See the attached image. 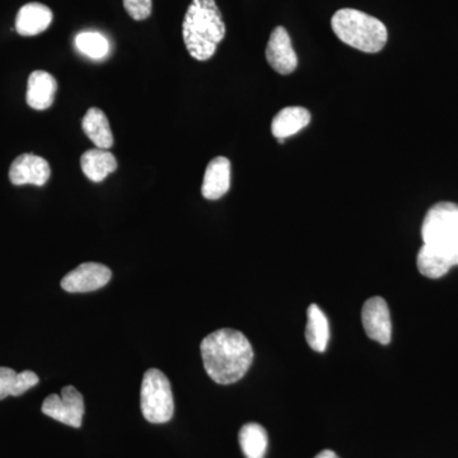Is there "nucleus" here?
<instances>
[{
    "mask_svg": "<svg viewBox=\"0 0 458 458\" xmlns=\"http://www.w3.org/2000/svg\"><path fill=\"white\" fill-rule=\"evenodd\" d=\"M183 42L190 55L207 62L225 36V25L216 0H192L182 23Z\"/></svg>",
    "mask_w": 458,
    "mask_h": 458,
    "instance_id": "7ed1b4c3",
    "label": "nucleus"
},
{
    "mask_svg": "<svg viewBox=\"0 0 458 458\" xmlns=\"http://www.w3.org/2000/svg\"><path fill=\"white\" fill-rule=\"evenodd\" d=\"M113 278V273L98 262H84L62 280V288L69 293H89L104 288Z\"/></svg>",
    "mask_w": 458,
    "mask_h": 458,
    "instance_id": "0eeeda50",
    "label": "nucleus"
},
{
    "mask_svg": "<svg viewBox=\"0 0 458 458\" xmlns=\"http://www.w3.org/2000/svg\"><path fill=\"white\" fill-rule=\"evenodd\" d=\"M78 50L92 59H104L110 51V44L104 35L98 32H82L75 38Z\"/></svg>",
    "mask_w": 458,
    "mask_h": 458,
    "instance_id": "aec40b11",
    "label": "nucleus"
},
{
    "mask_svg": "<svg viewBox=\"0 0 458 458\" xmlns=\"http://www.w3.org/2000/svg\"><path fill=\"white\" fill-rule=\"evenodd\" d=\"M331 27L344 44L363 53H379L388 38L387 29L381 21L357 9L337 11L331 20Z\"/></svg>",
    "mask_w": 458,
    "mask_h": 458,
    "instance_id": "20e7f679",
    "label": "nucleus"
},
{
    "mask_svg": "<svg viewBox=\"0 0 458 458\" xmlns=\"http://www.w3.org/2000/svg\"><path fill=\"white\" fill-rule=\"evenodd\" d=\"M81 167L87 179L93 182H102L108 174L116 171L117 161L113 153L106 149H89L81 158Z\"/></svg>",
    "mask_w": 458,
    "mask_h": 458,
    "instance_id": "2eb2a0df",
    "label": "nucleus"
},
{
    "mask_svg": "<svg viewBox=\"0 0 458 458\" xmlns=\"http://www.w3.org/2000/svg\"><path fill=\"white\" fill-rule=\"evenodd\" d=\"M311 122V114L303 107H285L276 114L271 123V132L279 140L284 143L286 138L297 134L309 126Z\"/></svg>",
    "mask_w": 458,
    "mask_h": 458,
    "instance_id": "4468645a",
    "label": "nucleus"
},
{
    "mask_svg": "<svg viewBox=\"0 0 458 458\" xmlns=\"http://www.w3.org/2000/svg\"><path fill=\"white\" fill-rule=\"evenodd\" d=\"M421 237L424 245L418 252V269L427 278H442L458 265V205L447 201L433 205L421 225Z\"/></svg>",
    "mask_w": 458,
    "mask_h": 458,
    "instance_id": "f257e3e1",
    "label": "nucleus"
},
{
    "mask_svg": "<svg viewBox=\"0 0 458 458\" xmlns=\"http://www.w3.org/2000/svg\"><path fill=\"white\" fill-rule=\"evenodd\" d=\"M315 458H339V456H337L335 452H333L330 450H325V451L319 452L318 456H316Z\"/></svg>",
    "mask_w": 458,
    "mask_h": 458,
    "instance_id": "4be33fe9",
    "label": "nucleus"
},
{
    "mask_svg": "<svg viewBox=\"0 0 458 458\" xmlns=\"http://www.w3.org/2000/svg\"><path fill=\"white\" fill-rule=\"evenodd\" d=\"M50 176L49 162L42 157L31 155V153L17 157L9 168V180L16 186H44L49 181Z\"/></svg>",
    "mask_w": 458,
    "mask_h": 458,
    "instance_id": "1a4fd4ad",
    "label": "nucleus"
},
{
    "mask_svg": "<svg viewBox=\"0 0 458 458\" xmlns=\"http://www.w3.org/2000/svg\"><path fill=\"white\" fill-rule=\"evenodd\" d=\"M140 408L149 423L164 424L174 417V403L170 381L164 372L150 369L144 373L140 388Z\"/></svg>",
    "mask_w": 458,
    "mask_h": 458,
    "instance_id": "39448f33",
    "label": "nucleus"
},
{
    "mask_svg": "<svg viewBox=\"0 0 458 458\" xmlns=\"http://www.w3.org/2000/svg\"><path fill=\"white\" fill-rule=\"evenodd\" d=\"M267 59L276 73H293L298 65L297 54L292 47L291 36L284 27L279 26L271 32L267 47Z\"/></svg>",
    "mask_w": 458,
    "mask_h": 458,
    "instance_id": "9d476101",
    "label": "nucleus"
},
{
    "mask_svg": "<svg viewBox=\"0 0 458 458\" xmlns=\"http://www.w3.org/2000/svg\"><path fill=\"white\" fill-rule=\"evenodd\" d=\"M306 340L313 351L324 352L330 340V327L327 315L318 304H311L307 310Z\"/></svg>",
    "mask_w": 458,
    "mask_h": 458,
    "instance_id": "f3484780",
    "label": "nucleus"
},
{
    "mask_svg": "<svg viewBox=\"0 0 458 458\" xmlns=\"http://www.w3.org/2000/svg\"><path fill=\"white\" fill-rule=\"evenodd\" d=\"M241 450L246 458H265L267 450V433L258 423H249L238 434Z\"/></svg>",
    "mask_w": 458,
    "mask_h": 458,
    "instance_id": "6ab92c4d",
    "label": "nucleus"
},
{
    "mask_svg": "<svg viewBox=\"0 0 458 458\" xmlns=\"http://www.w3.org/2000/svg\"><path fill=\"white\" fill-rule=\"evenodd\" d=\"M83 131L99 149H110L114 146L113 131L104 111L98 107L89 108L82 120Z\"/></svg>",
    "mask_w": 458,
    "mask_h": 458,
    "instance_id": "dca6fc26",
    "label": "nucleus"
},
{
    "mask_svg": "<svg viewBox=\"0 0 458 458\" xmlns=\"http://www.w3.org/2000/svg\"><path fill=\"white\" fill-rule=\"evenodd\" d=\"M38 376L32 370H16L0 367V400L8 396H21L38 384Z\"/></svg>",
    "mask_w": 458,
    "mask_h": 458,
    "instance_id": "a211bd4d",
    "label": "nucleus"
},
{
    "mask_svg": "<svg viewBox=\"0 0 458 458\" xmlns=\"http://www.w3.org/2000/svg\"><path fill=\"white\" fill-rule=\"evenodd\" d=\"M129 16L135 21H144L152 14L153 0H123Z\"/></svg>",
    "mask_w": 458,
    "mask_h": 458,
    "instance_id": "412c9836",
    "label": "nucleus"
},
{
    "mask_svg": "<svg viewBox=\"0 0 458 458\" xmlns=\"http://www.w3.org/2000/svg\"><path fill=\"white\" fill-rule=\"evenodd\" d=\"M53 22V12L41 3H29L18 12L16 30L21 36L31 38L47 31Z\"/></svg>",
    "mask_w": 458,
    "mask_h": 458,
    "instance_id": "ddd939ff",
    "label": "nucleus"
},
{
    "mask_svg": "<svg viewBox=\"0 0 458 458\" xmlns=\"http://www.w3.org/2000/svg\"><path fill=\"white\" fill-rule=\"evenodd\" d=\"M42 412L54 420L73 428L82 427L84 400L74 386H65L62 394H49L42 403Z\"/></svg>",
    "mask_w": 458,
    "mask_h": 458,
    "instance_id": "423d86ee",
    "label": "nucleus"
},
{
    "mask_svg": "<svg viewBox=\"0 0 458 458\" xmlns=\"http://www.w3.org/2000/svg\"><path fill=\"white\" fill-rule=\"evenodd\" d=\"M55 78L44 71H35L29 78L26 101L33 110L44 111L51 107L55 98Z\"/></svg>",
    "mask_w": 458,
    "mask_h": 458,
    "instance_id": "f8f14e48",
    "label": "nucleus"
},
{
    "mask_svg": "<svg viewBox=\"0 0 458 458\" xmlns=\"http://www.w3.org/2000/svg\"><path fill=\"white\" fill-rule=\"evenodd\" d=\"M231 188V162L225 157L212 159L205 170L201 194L208 200H218Z\"/></svg>",
    "mask_w": 458,
    "mask_h": 458,
    "instance_id": "9b49d317",
    "label": "nucleus"
},
{
    "mask_svg": "<svg viewBox=\"0 0 458 458\" xmlns=\"http://www.w3.org/2000/svg\"><path fill=\"white\" fill-rule=\"evenodd\" d=\"M205 370L214 382L231 385L246 375L254 360L251 343L241 331L221 328L200 345Z\"/></svg>",
    "mask_w": 458,
    "mask_h": 458,
    "instance_id": "f03ea898",
    "label": "nucleus"
},
{
    "mask_svg": "<svg viewBox=\"0 0 458 458\" xmlns=\"http://www.w3.org/2000/svg\"><path fill=\"white\" fill-rule=\"evenodd\" d=\"M361 322L369 339L388 345L393 336V322L387 302L382 297H372L361 310Z\"/></svg>",
    "mask_w": 458,
    "mask_h": 458,
    "instance_id": "6e6552de",
    "label": "nucleus"
}]
</instances>
